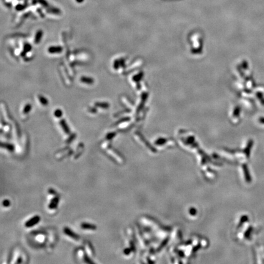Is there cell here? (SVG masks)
I'll use <instances>...</instances> for the list:
<instances>
[{"label": "cell", "mask_w": 264, "mask_h": 264, "mask_svg": "<svg viewBox=\"0 0 264 264\" xmlns=\"http://www.w3.org/2000/svg\"><path fill=\"white\" fill-rule=\"evenodd\" d=\"M84 248L86 252V254L89 258H93L94 256V251L93 248L89 242H86L84 245Z\"/></svg>", "instance_id": "2"}, {"label": "cell", "mask_w": 264, "mask_h": 264, "mask_svg": "<svg viewBox=\"0 0 264 264\" xmlns=\"http://www.w3.org/2000/svg\"><path fill=\"white\" fill-rule=\"evenodd\" d=\"M70 153H71L70 150L69 149H67L66 150H63L62 151L59 152L58 153L56 154L55 157L57 158V159L60 160V159H61V158H63V157H65V156L69 155Z\"/></svg>", "instance_id": "5"}, {"label": "cell", "mask_w": 264, "mask_h": 264, "mask_svg": "<svg viewBox=\"0 0 264 264\" xmlns=\"http://www.w3.org/2000/svg\"><path fill=\"white\" fill-rule=\"evenodd\" d=\"M48 193H50V194H55V191H54V190H52V189H50L48 190Z\"/></svg>", "instance_id": "10"}, {"label": "cell", "mask_w": 264, "mask_h": 264, "mask_svg": "<svg viewBox=\"0 0 264 264\" xmlns=\"http://www.w3.org/2000/svg\"><path fill=\"white\" fill-rule=\"evenodd\" d=\"M59 199L58 197H57V196L54 197V198L51 201L50 204H49V206H48L49 209H51V210L56 209V208L57 207V204H58V202H59Z\"/></svg>", "instance_id": "6"}, {"label": "cell", "mask_w": 264, "mask_h": 264, "mask_svg": "<svg viewBox=\"0 0 264 264\" xmlns=\"http://www.w3.org/2000/svg\"><path fill=\"white\" fill-rule=\"evenodd\" d=\"M81 227L82 229L92 230V231H94V230L97 229V227L95 226L94 224L87 223H82L81 224Z\"/></svg>", "instance_id": "7"}, {"label": "cell", "mask_w": 264, "mask_h": 264, "mask_svg": "<svg viewBox=\"0 0 264 264\" xmlns=\"http://www.w3.org/2000/svg\"><path fill=\"white\" fill-rule=\"evenodd\" d=\"M39 221H40V217L39 216H35L26 223L25 226L26 228H31L37 224Z\"/></svg>", "instance_id": "1"}, {"label": "cell", "mask_w": 264, "mask_h": 264, "mask_svg": "<svg viewBox=\"0 0 264 264\" xmlns=\"http://www.w3.org/2000/svg\"><path fill=\"white\" fill-rule=\"evenodd\" d=\"M106 153H107L112 158H113L114 160L117 161L118 162H121V161L122 160L121 158L119 157L120 156L119 155V154H117V152H116V151H114L113 149H108L106 150Z\"/></svg>", "instance_id": "3"}, {"label": "cell", "mask_w": 264, "mask_h": 264, "mask_svg": "<svg viewBox=\"0 0 264 264\" xmlns=\"http://www.w3.org/2000/svg\"><path fill=\"white\" fill-rule=\"evenodd\" d=\"M36 239H37V240L39 241V242H43V241H44L45 237H44V236H42V235H39V236H38L37 237Z\"/></svg>", "instance_id": "8"}, {"label": "cell", "mask_w": 264, "mask_h": 264, "mask_svg": "<svg viewBox=\"0 0 264 264\" xmlns=\"http://www.w3.org/2000/svg\"><path fill=\"white\" fill-rule=\"evenodd\" d=\"M64 233L67 235V236H69L70 237L72 238V239H75V240H79V236H78L77 234H76L74 233L73 231H71L69 228H64Z\"/></svg>", "instance_id": "4"}, {"label": "cell", "mask_w": 264, "mask_h": 264, "mask_svg": "<svg viewBox=\"0 0 264 264\" xmlns=\"http://www.w3.org/2000/svg\"><path fill=\"white\" fill-rule=\"evenodd\" d=\"M2 205H3L4 207H9V205H10V202L9 200H4L2 202Z\"/></svg>", "instance_id": "9"}]
</instances>
